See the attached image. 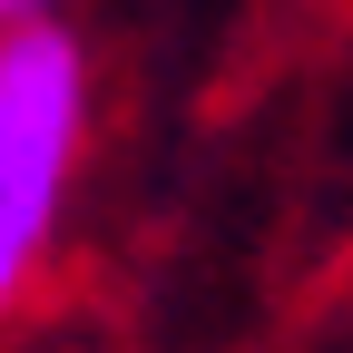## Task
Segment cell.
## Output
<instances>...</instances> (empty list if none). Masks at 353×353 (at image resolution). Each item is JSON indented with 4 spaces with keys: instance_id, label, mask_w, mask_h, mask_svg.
I'll list each match as a JSON object with an SVG mask.
<instances>
[{
    "instance_id": "cell-1",
    "label": "cell",
    "mask_w": 353,
    "mask_h": 353,
    "mask_svg": "<svg viewBox=\"0 0 353 353\" xmlns=\"http://www.w3.org/2000/svg\"><path fill=\"white\" fill-rule=\"evenodd\" d=\"M88 128H99V59L69 20L50 30H10L0 39V206L50 245L69 187H79V157H88Z\"/></svg>"
},
{
    "instance_id": "cell-2",
    "label": "cell",
    "mask_w": 353,
    "mask_h": 353,
    "mask_svg": "<svg viewBox=\"0 0 353 353\" xmlns=\"http://www.w3.org/2000/svg\"><path fill=\"white\" fill-rule=\"evenodd\" d=\"M39 255H50V245H39L10 206H0V324L20 314V294H30V275H39Z\"/></svg>"
},
{
    "instance_id": "cell-3",
    "label": "cell",
    "mask_w": 353,
    "mask_h": 353,
    "mask_svg": "<svg viewBox=\"0 0 353 353\" xmlns=\"http://www.w3.org/2000/svg\"><path fill=\"white\" fill-rule=\"evenodd\" d=\"M50 20H69V0H0V39L10 30H50Z\"/></svg>"
}]
</instances>
